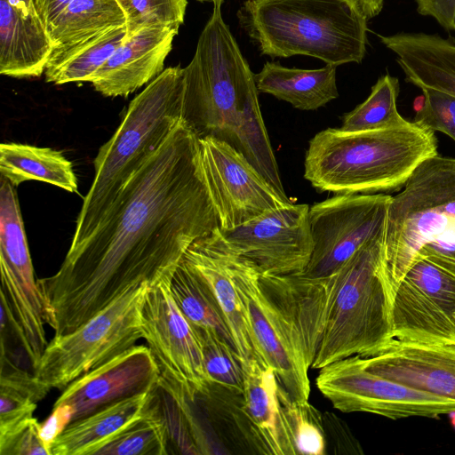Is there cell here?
Here are the masks:
<instances>
[{
  "label": "cell",
  "mask_w": 455,
  "mask_h": 455,
  "mask_svg": "<svg viewBox=\"0 0 455 455\" xmlns=\"http://www.w3.org/2000/svg\"><path fill=\"white\" fill-rule=\"evenodd\" d=\"M219 228L198 138L181 121L96 229L53 275L37 279L47 325L68 334L131 286L172 276L189 246Z\"/></svg>",
  "instance_id": "1"
},
{
  "label": "cell",
  "mask_w": 455,
  "mask_h": 455,
  "mask_svg": "<svg viewBox=\"0 0 455 455\" xmlns=\"http://www.w3.org/2000/svg\"><path fill=\"white\" fill-rule=\"evenodd\" d=\"M183 74L182 121L198 139L229 144L288 197L262 118L254 74L220 6H213Z\"/></svg>",
  "instance_id": "2"
},
{
  "label": "cell",
  "mask_w": 455,
  "mask_h": 455,
  "mask_svg": "<svg viewBox=\"0 0 455 455\" xmlns=\"http://www.w3.org/2000/svg\"><path fill=\"white\" fill-rule=\"evenodd\" d=\"M229 262L262 362L274 370L280 387L292 401L307 402L308 371L325 323L324 292L299 275L261 273L232 244Z\"/></svg>",
  "instance_id": "3"
},
{
  "label": "cell",
  "mask_w": 455,
  "mask_h": 455,
  "mask_svg": "<svg viewBox=\"0 0 455 455\" xmlns=\"http://www.w3.org/2000/svg\"><path fill=\"white\" fill-rule=\"evenodd\" d=\"M436 155L435 132L415 122L363 132L328 128L309 141L304 178L321 192L386 194Z\"/></svg>",
  "instance_id": "4"
},
{
  "label": "cell",
  "mask_w": 455,
  "mask_h": 455,
  "mask_svg": "<svg viewBox=\"0 0 455 455\" xmlns=\"http://www.w3.org/2000/svg\"><path fill=\"white\" fill-rule=\"evenodd\" d=\"M183 68L170 67L129 104L112 137L94 159V179L84 198L69 248L101 223L130 178L161 148L182 121Z\"/></svg>",
  "instance_id": "5"
},
{
  "label": "cell",
  "mask_w": 455,
  "mask_h": 455,
  "mask_svg": "<svg viewBox=\"0 0 455 455\" xmlns=\"http://www.w3.org/2000/svg\"><path fill=\"white\" fill-rule=\"evenodd\" d=\"M236 17L261 55L338 67L366 53L368 20L347 0H245Z\"/></svg>",
  "instance_id": "6"
},
{
  "label": "cell",
  "mask_w": 455,
  "mask_h": 455,
  "mask_svg": "<svg viewBox=\"0 0 455 455\" xmlns=\"http://www.w3.org/2000/svg\"><path fill=\"white\" fill-rule=\"evenodd\" d=\"M383 233L364 243L330 277L325 323L312 369L352 355L372 356L394 339V291L383 267Z\"/></svg>",
  "instance_id": "7"
},
{
  "label": "cell",
  "mask_w": 455,
  "mask_h": 455,
  "mask_svg": "<svg viewBox=\"0 0 455 455\" xmlns=\"http://www.w3.org/2000/svg\"><path fill=\"white\" fill-rule=\"evenodd\" d=\"M419 254L455 262L454 158L426 159L390 200L382 260L394 294Z\"/></svg>",
  "instance_id": "8"
},
{
  "label": "cell",
  "mask_w": 455,
  "mask_h": 455,
  "mask_svg": "<svg viewBox=\"0 0 455 455\" xmlns=\"http://www.w3.org/2000/svg\"><path fill=\"white\" fill-rule=\"evenodd\" d=\"M148 283L134 284L68 334L54 335L34 375L50 390H63L143 339L141 307Z\"/></svg>",
  "instance_id": "9"
},
{
  "label": "cell",
  "mask_w": 455,
  "mask_h": 455,
  "mask_svg": "<svg viewBox=\"0 0 455 455\" xmlns=\"http://www.w3.org/2000/svg\"><path fill=\"white\" fill-rule=\"evenodd\" d=\"M0 269L1 307L34 371L49 343L46 306L35 277L15 187L2 176Z\"/></svg>",
  "instance_id": "10"
},
{
  "label": "cell",
  "mask_w": 455,
  "mask_h": 455,
  "mask_svg": "<svg viewBox=\"0 0 455 455\" xmlns=\"http://www.w3.org/2000/svg\"><path fill=\"white\" fill-rule=\"evenodd\" d=\"M393 337L403 341H455V262L419 254L395 288Z\"/></svg>",
  "instance_id": "11"
},
{
  "label": "cell",
  "mask_w": 455,
  "mask_h": 455,
  "mask_svg": "<svg viewBox=\"0 0 455 455\" xmlns=\"http://www.w3.org/2000/svg\"><path fill=\"white\" fill-rule=\"evenodd\" d=\"M391 198L387 194H336L311 205L314 248L300 275L312 279L334 275L357 250L384 231Z\"/></svg>",
  "instance_id": "12"
},
{
  "label": "cell",
  "mask_w": 455,
  "mask_h": 455,
  "mask_svg": "<svg viewBox=\"0 0 455 455\" xmlns=\"http://www.w3.org/2000/svg\"><path fill=\"white\" fill-rule=\"evenodd\" d=\"M315 384L334 409L370 412L392 419L435 418L455 410V402L395 382L366 369L352 355L319 369Z\"/></svg>",
  "instance_id": "13"
},
{
  "label": "cell",
  "mask_w": 455,
  "mask_h": 455,
  "mask_svg": "<svg viewBox=\"0 0 455 455\" xmlns=\"http://www.w3.org/2000/svg\"><path fill=\"white\" fill-rule=\"evenodd\" d=\"M172 277L148 285L142 307L141 328L160 369V376L180 384L194 398L211 385L199 339L179 308L171 290Z\"/></svg>",
  "instance_id": "14"
},
{
  "label": "cell",
  "mask_w": 455,
  "mask_h": 455,
  "mask_svg": "<svg viewBox=\"0 0 455 455\" xmlns=\"http://www.w3.org/2000/svg\"><path fill=\"white\" fill-rule=\"evenodd\" d=\"M198 140L220 229L234 228L267 211L292 204L229 144L211 137Z\"/></svg>",
  "instance_id": "15"
},
{
  "label": "cell",
  "mask_w": 455,
  "mask_h": 455,
  "mask_svg": "<svg viewBox=\"0 0 455 455\" xmlns=\"http://www.w3.org/2000/svg\"><path fill=\"white\" fill-rule=\"evenodd\" d=\"M309 205H288L267 211L241 226L220 229L224 237L263 274L299 275L307 266L314 242Z\"/></svg>",
  "instance_id": "16"
},
{
  "label": "cell",
  "mask_w": 455,
  "mask_h": 455,
  "mask_svg": "<svg viewBox=\"0 0 455 455\" xmlns=\"http://www.w3.org/2000/svg\"><path fill=\"white\" fill-rule=\"evenodd\" d=\"M159 377L160 369L148 346L134 345L71 382L53 407L71 405L76 420L117 401L154 389Z\"/></svg>",
  "instance_id": "17"
},
{
  "label": "cell",
  "mask_w": 455,
  "mask_h": 455,
  "mask_svg": "<svg viewBox=\"0 0 455 455\" xmlns=\"http://www.w3.org/2000/svg\"><path fill=\"white\" fill-rule=\"evenodd\" d=\"M363 361L372 373L455 402V341L394 339L380 352L363 357Z\"/></svg>",
  "instance_id": "18"
},
{
  "label": "cell",
  "mask_w": 455,
  "mask_h": 455,
  "mask_svg": "<svg viewBox=\"0 0 455 455\" xmlns=\"http://www.w3.org/2000/svg\"><path fill=\"white\" fill-rule=\"evenodd\" d=\"M243 369V390L235 421L259 453L295 455L274 370L253 359Z\"/></svg>",
  "instance_id": "19"
},
{
  "label": "cell",
  "mask_w": 455,
  "mask_h": 455,
  "mask_svg": "<svg viewBox=\"0 0 455 455\" xmlns=\"http://www.w3.org/2000/svg\"><path fill=\"white\" fill-rule=\"evenodd\" d=\"M231 244L220 228L195 241L183 259L204 279L213 293L230 331L243 367L251 360L265 364L255 346L244 307L230 269Z\"/></svg>",
  "instance_id": "20"
},
{
  "label": "cell",
  "mask_w": 455,
  "mask_h": 455,
  "mask_svg": "<svg viewBox=\"0 0 455 455\" xmlns=\"http://www.w3.org/2000/svg\"><path fill=\"white\" fill-rule=\"evenodd\" d=\"M179 29L146 28L126 36L91 76L94 89L107 97H126L164 71Z\"/></svg>",
  "instance_id": "21"
},
{
  "label": "cell",
  "mask_w": 455,
  "mask_h": 455,
  "mask_svg": "<svg viewBox=\"0 0 455 455\" xmlns=\"http://www.w3.org/2000/svg\"><path fill=\"white\" fill-rule=\"evenodd\" d=\"M52 49L36 0H0L1 75L41 76Z\"/></svg>",
  "instance_id": "22"
},
{
  "label": "cell",
  "mask_w": 455,
  "mask_h": 455,
  "mask_svg": "<svg viewBox=\"0 0 455 455\" xmlns=\"http://www.w3.org/2000/svg\"><path fill=\"white\" fill-rule=\"evenodd\" d=\"M396 55L408 83L455 97V40L435 34L399 33L379 36Z\"/></svg>",
  "instance_id": "23"
},
{
  "label": "cell",
  "mask_w": 455,
  "mask_h": 455,
  "mask_svg": "<svg viewBox=\"0 0 455 455\" xmlns=\"http://www.w3.org/2000/svg\"><path fill=\"white\" fill-rule=\"evenodd\" d=\"M152 390L71 421L53 443L52 455H97L104 445L142 416Z\"/></svg>",
  "instance_id": "24"
},
{
  "label": "cell",
  "mask_w": 455,
  "mask_h": 455,
  "mask_svg": "<svg viewBox=\"0 0 455 455\" xmlns=\"http://www.w3.org/2000/svg\"><path fill=\"white\" fill-rule=\"evenodd\" d=\"M336 70L332 65L302 69L267 61L254 74V80L259 92L270 94L299 110H316L339 97Z\"/></svg>",
  "instance_id": "25"
},
{
  "label": "cell",
  "mask_w": 455,
  "mask_h": 455,
  "mask_svg": "<svg viewBox=\"0 0 455 455\" xmlns=\"http://www.w3.org/2000/svg\"><path fill=\"white\" fill-rule=\"evenodd\" d=\"M126 36L124 25L52 48L44 73L45 81L54 84L89 82Z\"/></svg>",
  "instance_id": "26"
},
{
  "label": "cell",
  "mask_w": 455,
  "mask_h": 455,
  "mask_svg": "<svg viewBox=\"0 0 455 455\" xmlns=\"http://www.w3.org/2000/svg\"><path fill=\"white\" fill-rule=\"evenodd\" d=\"M0 172L15 188L28 180L46 182L77 193L72 163L50 148L6 142L0 145Z\"/></svg>",
  "instance_id": "27"
},
{
  "label": "cell",
  "mask_w": 455,
  "mask_h": 455,
  "mask_svg": "<svg viewBox=\"0 0 455 455\" xmlns=\"http://www.w3.org/2000/svg\"><path fill=\"white\" fill-rule=\"evenodd\" d=\"M50 389L10 358L1 355L0 447L23 430L33 419L37 403Z\"/></svg>",
  "instance_id": "28"
},
{
  "label": "cell",
  "mask_w": 455,
  "mask_h": 455,
  "mask_svg": "<svg viewBox=\"0 0 455 455\" xmlns=\"http://www.w3.org/2000/svg\"><path fill=\"white\" fill-rule=\"evenodd\" d=\"M171 290L179 308L193 329L209 330L235 347L230 331L210 287L183 258L172 275Z\"/></svg>",
  "instance_id": "29"
},
{
  "label": "cell",
  "mask_w": 455,
  "mask_h": 455,
  "mask_svg": "<svg viewBox=\"0 0 455 455\" xmlns=\"http://www.w3.org/2000/svg\"><path fill=\"white\" fill-rule=\"evenodd\" d=\"M124 25L126 15L116 0H71L47 33L54 48Z\"/></svg>",
  "instance_id": "30"
},
{
  "label": "cell",
  "mask_w": 455,
  "mask_h": 455,
  "mask_svg": "<svg viewBox=\"0 0 455 455\" xmlns=\"http://www.w3.org/2000/svg\"><path fill=\"white\" fill-rule=\"evenodd\" d=\"M156 387L151 392L142 416L104 445L97 452V455L169 454L167 428L161 412Z\"/></svg>",
  "instance_id": "31"
},
{
  "label": "cell",
  "mask_w": 455,
  "mask_h": 455,
  "mask_svg": "<svg viewBox=\"0 0 455 455\" xmlns=\"http://www.w3.org/2000/svg\"><path fill=\"white\" fill-rule=\"evenodd\" d=\"M398 94V79L388 74L380 76L371 87L368 98L343 116L340 129L363 132L405 124L407 120L399 114L396 107Z\"/></svg>",
  "instance_id": "32"
},
{
  "label": "cell",
  "mask_w": 455,
  "mask_h": 455,
  "mask_svg": "<svg viewBox=\"0 0 455 455\" xmlns=\"http://www.w3.org/2000/svg\"><path fill=\"white\" fill-rule=\"evenodd\" d=\"M279 398L295 455L326 454L327 442L323 414L308 401H292L281 387Z\"/></svg>",
  "instance_id": "33"
},
{
  "label": "cell",
  "mask_w": 455,
  "mask_h": 455,
  "mask_svg": "<svg viewBox=\"0 0 455 455\" xmlns=\"http://www.w3.org/2000/svg\"><path fill=\"white\" fill-rule=\"evenodd\" d=\"M194 331L201 345L204 363L211 384L232 394L242 395L243 369L235 347L209 330Z\"/></svg>",
  "instance_id": "34"
},
{
  "label": "cell",
  "mask_w": 455,
  "mask_h": 455,
  "mask_svg": "<svg viewBox=\"0 0 455 455\" xmlns=\"http://www.w3.org/2000/svg\"><path fill=\"white\" fill-rule=\"evenodd\" d=\"M187 5V0H129L125 10L127 36L146 28L179 29Z\"/></svg>",
  "instance_id": "35"
},
{
  "label": "cell",
  "mask_w": 455,
  "mask_h": 455,
  "mask_svg": "<svg viewBox=\"0 0 455 455\" xmlns=\"http://www.w3.org/2000/svg\"><path fill=\"white\" fill-rule=\"evenodd\" d=\"M421 91L422 104L416 112L414 122L455 140V97L434 89Z\"/></svg>",
  "instance_id": "36"
},
{
  "label": "cell",
  "mask_w": 455,
  "mask_h": 455,
  "mask_svg": "<svg viewBox=\"0 0 455 455\" xmlns=\"http://www.w3.org/2000/svg\"><path fill=\"white\" fill-rule=\"evenodd\" d=\"M41 424L34 417L23 430L0 447L1 455H50L40 438Z\"/></svg>",
  "instance_id": "37"
},
{
  "label": "cell",
  "mask_w": 455,
  "mask_h": 455,
  "mask_svg": "<svg viewBox=\"0 0 455 455\" xmlns=\"http://www.w3.org/2000/svg\"><path fill=\"white\" fill-rule=\"evenodd\" d=\"M75 410L71 405L62 404L52 408L51 415L40 426V438L52 455V446L56 438L73 420Z\"/></svg>",
  "instance_id": "38"
},
{
  "label": "cell",
  "mask_w": 455,
  "mask_h": 455,
  "mask_svg": "<svg viewBox=\"0 0 455 455\" xmlns=\"http://www.w3.org/2000/svg\"><path fill=\"white\" fill-rule=\"evenodd\" d=\"M417 12L431 16L447 31H455V0H415Z\"/></svg>",
  "instance_id": "39"
},
{
  "label": "cell",
  "mask_w": 455,
  "mask_h": 455,
  "mask_svg": "<svg viewBox=\"0 0 455 455\" xmlns=\"http://www.w3.org/2000/svg\"><path fill=\"white\" fill-rule=\"evenodd\" d=\"M323 421L339 434V437L332 438L335 449H341V452L362 453L359 443L340 419L330 413L323 414Z\"/></svg>",
  "instance_id": "40"
},
{
  "label": "cell",
  "mask_w": 455,
  "mask_h": 455,
  "mask_svg": "<svg viewBox=\"0 0 455 455\" xmlns=\"http://www.w3.org/2000/svg\"><path fill=\"white\" fill-rule=\"evenodd\" d=\"M71 0H36L39 16L48 31Z\"/></svg>",
  "instance_id": "41"
},
{
  "label": "cell",
  "mask_w": 455,
  "mask_h": 455,
  "mask_svg": "<svg viewBox=\"0 0 455 455\" xmlns=\"http://www.w3.org/2000/svg\"><path fill=\"white\" fill-rule=\"evenodd\" d=\"M367 20L371 19L381 12L384 0H347Z\"/></svg>",
  "instance_id": "42"
},
{
  "label": "cell",
  "mask_w": 455,
  "mask_h": 455,
  "mask_svg": "<svg viewBox=\"0 0 455 455\" xmlns=\"http://www.w3.org/2000/svg\"><path fill=\"white\" fill-rule=\"evenodd\" d=\"M200 2H210L213 4V6H221L224 3V0H198Z\"/></svg>",
  "instance_id": "43"
},
{
  "label": "cell",
  "mask_w": 455,
  "mask_h": 455,
  "mask_svg": "<svg viewBox=\"0 0 455 455\" xmlns=\"http://www.w3.org/2000/svg\"><path fill=\"white\" fill-rule=\"evenodd\" d=\"M448 414L451 419V423L452 427L455 428V410L450 411Z\"/></svg>",
  "instance_id": "44"
},
{
  "label": "cell",
  "mask_w": 455,
  "mask_h": 455,
  "mask_svg": "<svg viewBox=\"0 0 455 455\" xmlns=\"http://www.w3.org/2000/svg\"><path fill=\"white\" fill-rule=\"evenodd\" d=\"M119 4L122 6V8L124 9V12H125V10L129 4V0H116Z\"/></svg>",
  "instance_id": "45"
}]
</instances>
